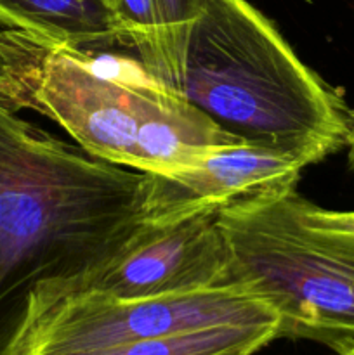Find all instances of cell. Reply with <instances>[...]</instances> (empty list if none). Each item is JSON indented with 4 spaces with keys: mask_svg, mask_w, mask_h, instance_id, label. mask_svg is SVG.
I'll return each mask as SVG.
<instances>
[{
    "mask_svg": "<svg viewBox=\"0 0 354 355\" xmlns=\"http://www.w3.org/2000/svg\"><path fill=\"white\" fill-rule=\"evenodd\" d=\"M141 179L0 103V355L137 238Z\"/></svg>",
    "mask_w": 354,
    "mask_h": 355,
    "instance_id": "cell-1",
    "label": "cell"
},
{
    "mask_svg": "<svg viewBox=\"0 0 354 355\" xmlns=\"http://www.w3.org/2000/svg\"><path fill=\"white\" fill-rule=\"evenodd\" d=\"M132 51L155 82L239 141L309 165L346 146L351 110L342 92L246 0H200L186 26Z\"/></svg>",
    "mask_w": 354,
    "mask_h": 355,
    "instance_id": "cell-2",
    "label": "cell"
},
{
    "mask_svg": "<svg viewBox=\"0 0 354 355\" xmlns=\"http://www.w3.org/2000/svg\"><path fill=\"white\" fill-rule=\"evenodd\" d=\"M0 103L14 113L38 111L89 155L142 173L172 172L243 142L155 82L137 59L16 30L0 33Z\"/></svg>",
    "mask_w": 354,
    "mask_h": 355,
    "instance_id": "cell-3",
    "label": "cell"
},
{
    "mask_svg": "<svg viewBox=\"0 0 354 355\" xmlns=\"http://www.w3.org/2000/svg\"><path fill=\"white\" fill-rule=\"evenodd\" d=\"M295 189L217 214L229 250L228 283L262 298L278 338L333 352L354 343V238L309 227Z\"/></svg>",
    "mask_w": 354,
    "mask_h": 355,
    "instance_id": "cell-4",
    "label": "cell"
},
{
    "mask_svg": "<svg viewBox=\"0 0 354 355\" xmlns=\"http://www.w3.org/2000/svg\"><path fill=\"white\" fill-rule=\"evenodd\" d=\"M259 322L280 319L262 298L238 284L146 298H117L87 290L47 312L16 355L90 352L212 326Z\"/></svg>",
    "mask_w": 354,
    "mask_h": 355,
    "instance_id": "cell-5",
    "label": "cell"
},
{
    "mask_svg": "<svg viewBox=\"0 0 354 355\" xmlns=\"http://www.w3.org/2000/svg\"><path fill=\"white\" fill-rule=\"evenodd\" d=\"M305 166L302 156L262 144L214 148L183 168L142 173V222L162 227L281 196L295 189Z\"/></svg>",
    "mask_w": 354,
    "mask_h": 355,
    "instance_id": "cell-6",
    "label": "cell"
},
{
    "mask_svg": "<svg viewBox=\"0 0 354 355\" xmlns=\"http://www.w3.org/2000/svg\"><path fill=\"white\" fill-rule=\"evenodd\" d=\"M229 250L217 215L170 225H144L87 290L117 298H146L226 286Z\"/></svg>",
    "mask_w": 354,
    "mask_h": 355,
    "instance_id": "cell-7",
    "label": "cell"
},
{
    "mask_svg": "<svg viewBox=\"0 0 354 355\" xmlns=\"http://www.w3.org/2000/svg\"><path fill=\"white\" fill-rule=\"evenodd\" d=\"M0 26L78 51L108 52L120 45L113 0H0Z\"/></svg>",
    "mask_w": 354,
    "mask_h": 355,
    "instance_id": "cell-8",
    "label": "cell"
},
{
    "mask_svg": "<svg viewBox=\"0 0 354 355\" xmlns=\"http://www.w3.org/2000/svg\"><path fill=\"white\" fill-rule=\"evenodd\" d=\"M278 340V322L226 324L66 355H253Z\"/></svg>",
    "mask_w": 354,
    "mask_h": 355,
    "instance_id": "cell-9",
    "label": "cell"
},
{
    "mask_svg": "<svg viewBox=\"0 0 354 355\" xmlns=\"http://www.w3.org/2000/svg\"><path fill=\"white\" fill-rule=\"evenodd\" d=\"M200 0H113L120 45L134 49L169 31L186 26Z\"/></svg>",
    "mask_w": 354,
    "mask_h": 355,
    "instance_id": "cell-10",
    "label": "cell"
},
{
    "mask_svg": "<svg viewBox=\"0 0 354 355\" xmlns=\"http://www.w3.org/2000/svg\"><path fill=\"white\" fill-rule=\"evenodd\" d=\"M297 208L302 220H304L309 227L337 232V234L354 238V211L323 210V208L316 207L311 201L302 198L301 194L297 196Z\"/></svg>",
    "mask_w": 354,
    "mask_h": 355,
    "instance_id": "cell-11",
    "label": "cell"
},
{
    "mask_svg": "<svg viewBox=\"0 0 354 355\" xmlns=\"http://www.w3.org/2000/svg\"><path fill=\"white\" fill-rule=\"evenodd\" d=\"M347 162H349V168L354 172V110H351L349 114V132H347Z\"/></svg>",
    "mask_w": 354,
    "mask_h": 355,
    "instance_id": "cell-12",
    "label": "cell"
},
{
    "mask_svg": "<svg viewBox=\"0 0 354 355\" xmlns=\"http://www.w3.org/2000/svg\"><path fill=\"white\" fill-rule=\"evenodd\" d=\"M335 355H354V343H353V345L347 347V349H344V350H340V352H337Z\"/></svg>",
    "mask_w": 354,
    "mask_h": 355,
    "instance_id": "cell-13",
    "label": "cell"
}]
</instances>
